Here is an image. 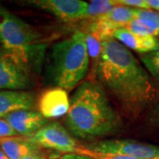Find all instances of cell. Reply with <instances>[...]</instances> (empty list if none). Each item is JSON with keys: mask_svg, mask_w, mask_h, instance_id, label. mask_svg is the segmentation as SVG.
I'll return each instance as SVG.
<instances>
[{"mask_svg": "<svg viewBox=\"0 0 159 159\" xmlns=\"http://www.w3.org/2000/svg\"><path fill=\"white\" fill-rule=\"evenodd\" d=\"M97 71L101 84L130 118L141 115L157 96L146 69L130 50L113 37L101 41Z\"/></svg>", "mask_w": 159, "mask_h": 159, "instance_id": "cell-1", "label": "cell"}, {"mask_svg": "<svg viewBox=\"0 0 159 159\" xmlns=\"http://www.w3.org/2000/svg\"><path fill=\"white\" fill-rule=\"evenodd\" d=\"M65 125L75 138L95 140L119 132L123 122L102 86L94 80H85L70 99Z\"/></svg>", "mask_w": 159, "mask_h": 159, "instance_id": "cell-2", "label": "cell"}, {"mask_svg": "<svg viewBox=\"0 0 159 159\" xmlns=\"http://www.w3.org/2000/svg\"><path fill=\"white\" fill-rule=\"evenodd\" d=\"M89 68V54L84 32L76 31L51 47L47 77L52 85L72 90L84 80Z\"/></svg>", "mask_w": 159, "mask_h": 159, "instance_id": "cell-3", "label": "cell"}, {"mask_svg": "<svg viewBox=\"0 0 159 159\" xmlns=\"http://www.w3.org/2000/svg\"><path fill=\"white\" fill-rule=\"evenodd\" d=\"M0 44L30 71L39 68L45 52L43 34L1 5Z\"/></svg>", "mask_w": 159, "mask_h": 159, "instance_id": "cell-4", "label": "cell"}, {"mask_svg": "<svg viewBox=\"0 0 159 159\" xmlns=\"http://www.w3.org/2000/svg\"><path fill=\"white\" fill-rule=\"evenodd\" d=\"M25 137L40 148H49L65 154L76 153L80 147L77 141L60 123L48 122L35 133Z\"/></svg>", "mask_w": 159, "mask_h": 159, "instance_id": "cell-5", "label": "cell"}, {"mask_svg": "<svg viewBox=\"0 0 159 159\" xmlns=\"http://www.w3.org/2000/svg\"><path fill=\"white\" fill-rule=\"evenodd\" d=\"M83 146L97 152L124 154L138 159H159V146L130 139H108Z\"/></svg>", "mask_w": 159, "mask_h": 159, "instance_id": "cell-6", "label": "cell"}, {"mask_svg": "<svg viewBox=\"0 0 159 159\" xmlns=\"http://www.w3.org/2000/svg\"><path fill=\"white\" fill-rule=\"evenodd\" d=\"M33 85L31 71L13 55L0 49V90L24 91Z\"/></svg>", "mask_w": 159, "mask_h": 159, "instance_id": "cell-7", "label": "cell"}, {"mask_svg": "<svg viewBox=\"0 0 159 159\" xmlns=\"http://www.w3.org/2000/svg\"><path fill=\"white\" fill-rule=\"evenodd\" d=\"M27 6L47 11L65 21L83 19L89 3L80 0H31Z\"/></svg>", "mask_w": 159, "mask_h": 159, "instance_id": "cell-8", "label": "cell"}, {"mask_svg": "<svg viewBox=\"0 0 159 159\" xmlns=\"http://www.w3.org/2000/svg\"><path fill=\"white\" fill-rule=\"evenodd\" d=\"M70 107L67 91L60 88H51L43 91L37 100L38 111L46 119L66 116Z\"/></svg>", "mask_w": 159, "mask_h": 159, "instance_id": "cell-9", "label": "cell"}, {"mask_svg": "<svg viewBox=\"0 0 159 159\" xmlns=\"http://www.w3.org/2000/svg\"><path fill=\"white\" fill-rule=\"evenodd\" d=\"M3 118L20 136H29L48 123L36 110H18Z\"/></svg>", "mask_w": 159, "mask_h": 159, "instance_id": "cell-10", "label": "cell"}, {"mask_svg": "<svg viewBox=\"0 0 159 159\" xmlns=\"http://www.w3.org/2000/svg\"><path fill=\"white\" fill-rule=\"evenodd\" d=\"M36 96L31 91L0 90V117L18 110H34Z\"/></svg>", "mask_w": 159, "mask_h": 159, "instance_id": "cell-11", "label": "cell"}, {"mask_svg": "<svg viewBox=\"0 0 159 159\" xmlns=\"http://www.w3.org/2000/svg\"><path fill=\"white\" fill-rule=\"evenodd\" d=\"M112 37L128 50L136 51L141 54L159 50V40L157 37L139 35L132 33L125 28L117 29Z\"/></svg>", "mask_w": 159, "mask_h": 159, "instance_id": "cell-12", "label": "cell"}, {"mask_svg": "<svg viewBox=\"0 0 159 159\" xmlns=\"http://www.w3.org/2000/svg\"><path fill=\"white\" fill-rule=\"evenodd\" d=\"M0 148L9 159H21L41 148L29 142L23 136L0 138Z\"/></svg>", "mask_w": 159, "mask_h": 159, "instance_id": "cell-13", "label": "cell"}, {"mask_svg": "<svg viewBox=\"0 0 159 159\" xmlns=\"http://www.w3.org/2000/svg\"><path fill=\"white\" fill-rule=\"evenodd\" d=\"M103 18L110 22L113 23L119 29L125 28L134 19H135V9L125 6H117L108 13L102 15Z\"/></svg>", "mask_w": 159, "mask_h": 159, "instance_id": "cell-14", "label": "cell"}, {"mask_svg": "<svg viewBox=\"0 0 159 159\" xmlns=\"http://www.w3.org/2000/svg\"><path fill=\"white\" fill-rule=\"evenodd\" d=\"M118 5L113 0H93L89 3L83 19L97 20L108 13Z\"/></svg>", "mask_w": 159, "mask_h": 159, "instance_id": "cell-15", "label": "cell"}, {"mask_svg": "<svg viewBox=\"0 0 159 159\" xmlns=\"http://www.w3.org/2000/svg\"><path fill=\"white\" fill-rule=\"evenodd\" d=\"M135 18L153 30L159 36V11L146 9H135Z\"/></svg>", "mask_w": 159, "mask_h": 159, "instance_id": "cell-16", "label": "cell"}, {"mask_svg": "<svg viewBox=\"0 0 159 159\" xmlns=\"http://www.w3.org/2000/svg\"><path fill=\"white\" fill-rule=\"evenodd\" d=\"M141 60L149 74L159 82V50L141 54Z\"/></svg>", "mask_w": 159, "mask_h": 159, "instance_id": "cell-17", "label": "cell"}, {"mask_svg": "<svg viewBox=\"0 0 159 159\" xmlns=\"http://www.w3.org/2000/svg\"><path fill=\"white\" fill-rule=\"evenodd\" d=\"M118 6H125L134 9H146L149 10L146 0H116Z\"/></svg>", "mask_w": 159, "mask_h": 159, "instance_id": "cell-18", "label": "cell"}, {"mask_svg": "<svg viewBox=\"0 0 159 159\" xmlns=\"http://www.w3.org/2000/svg\"><path fill=\"white\" fill-rule=\"evenodd\" d=\"M12 136H18V134L12 129L6 119L0 117V138Z\"/></svg>", "mask_w": 159, "mask_h": 159, "instance_id": "cell-19", "label": "cell"}, {"mask_svg": "<svg viewBox=\"0 0 159 159\" xmlns=\"http://www.w3.org/2000/svg\"><path fill=\"white\" fill-rule=\"evenodd\" d=\"M53 159H94L89 156L83 155V154H78V153H68L64 154L61 157H58L56 158Z\"/></svg>", "mask_w": 159, "mask_h": 159, "instance_id": "cell-20", "label": "cell"}, {"mask_svg": "<svg viewBox=\"0 0 159 159\" xmlns=\"http://www.w3.org/2000/svg\"><path fill=\"white\" fill-rule=\"evenodd\" d=\"M151 119L155 125H159V97L157 101V104L152 111V114H151Z\"/></svg>", "mask_w": 159, "mask_h": 159, "instance_id": "cell-21", "label": "cell"}, {"mask_svg": "<svg viewBox=\"0 0 159 159\" xmlns=\"http://www.w3.org/2000/svg\"><path fill=\"white\" fill-rule=\"evenodd\" d=\"M21 159H47V157H46L44 154L42 153L41 150H39V151H36L34 153L30 154V155H29V156H27V157H23Z\"/></svg>", "mask_w": 159, "mask_h": 159, "instance_id": "cell-22", "label": "cell"}, {"mask_svg": "<svg viewBox=\"0 0 159 159\" xmlns=\"http://www.w3.org/2000/svg\"><path fill=\"white\" fill-rule=\"evenodd\" d=\"M149 10L159 11V0H146Z\"/></svg>", "mask_w": 159, "mask_h": 159, "instance_id": "cell-23", "label": "cell"}, {"mask_svg": "<svg viewBox=\"0 0 159 159\" xmlns=\"http://www.w3.org/2000/svg\"><path fill=\"white\" fill-rule=\"evenodd\" d=\"M0 159H9L6 154L2 151V149H1V148H0Z\"/></svg>", "mask_w": 159, "mask_h": 159, "instance_id": "cell-24", "label": "cell"}]
</instances>
